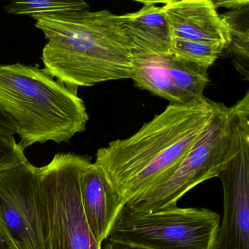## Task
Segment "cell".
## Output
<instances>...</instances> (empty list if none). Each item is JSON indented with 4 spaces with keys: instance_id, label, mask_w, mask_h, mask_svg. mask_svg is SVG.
Listing matches in <instances>:
<instances>
[{
    "instance_id": "e0dca14e",
    "label": "cell",
    "mask_w": 249,
    "mask_h": 249,
    "mask_svg": "<svg viewBox=\"0 0 249 249\" xmlns=\"http://www.w3.org/2000/svg\"><path fill=\"white\" fill-rule=\"evenodd\" d=\"M235 121L242 126L249 127V92L232 107Z\"/></svg>"
},
{
    "instance_id": "2e32d148",
    "label": "cell",
    "mask_w": 249,
    "mask_h": 249,
    "mask_svg": "<svg viewBox=\"0 0 249 249\" xmlns=\"http://www.w3.org/2000/svg\"><path fill=\"white\" fill-rule=\"evenodd\" d=\"M24 151L14 135L0 130V172L11 170L27 162Z\"/></svg>"
},
{
    "instance_id": "8fae6325",
    "label": "cell",
    "mask_w": 249,
    "mask_h": 249,
    "mask_svg": "<svg viewBox=\"0 0 249 249\" xmlns=\"http://www.w3.org/2000/svg\"><path fill=\"white\" fill-rule=\"evenodd\" d=\"M80 187L90 230L96 240L103 245L124 205L103 169L95 162L90 163L83 170Z\"/></svg>"
},
{
    "instance_id": "9a60e30c",
    "label": "cell",
    "mask_w": 249,
    "mask_h": 249,
    "mask_svg": "<svg viewBox=\"0 0 249 249\" xmlns=\"http://www.w3.org/2000/svg\"><path fill=\"white\" fill-rule=\"evenodd\" d=\"M224 48L201 42L175 39L171 53L178 59L209 69L222 53Z\"/></svg>"
},
{
    "instance_id": "ba28073f",
    "label": "cell",
    "mask_w": 249,
    "mask_h": 249,
    "mask_svg": "<svg viewBox=\"0 0 249 249\" xmlns=\"http://www.w3.org/2000/svg\"><path fill=\"white\" fill-rule=\"evenodd\" d=\"M234 126L237 150L218 176L224 216L212 249H249V129Z\"/></svg>"
},
{
    "instance_id": "7c38bea8",
    "label": "cell",
    "mask_w": 249,
    "mask_h": 249,
    "mask_svg": "<svg viewBox=\"0 0 249 249\" xmlns=\"http://www.w3.org/2000/svg\"><path fill=\"white\" fill-rule=\"evenodd\" d=\"M140 11L120 16L132 58L160 56L171 53L170 27L161 6L154 1H141Z\"/></svg>"
},
{
    "instance_id": "5b68a950",
    "label": "cell",
    "mask_w": 249,
    "mask_h": 249,
    "mask_svg": "<svg viewBox=\"0 0 249 249\" xmlns=\"http://www.w3.org/2000/svg\"><path fill=\"white\" fill-rule=\"evenodd\" d=\"M221 217L202 208H179L142 214L122 209L107 241L142 249H212Z\"/></svg>"
},
{
    "instance_id": "7a4b0ae2",
    "label": "cell",
    "mask_w": 249,
    "mask_h": 249,
    "mask_svg": "<svg viewBox=\"0 0 249 249\" xmlns=\"http://www.w3.org/2000/svg\"><path fill=\"white\" fill-rule=\"evenodd\" d=\"M48 40L43 69L68 87L131 78L132 55L120 16L107 10L32 16Z\"/></svg>"
},
{
    "instance_id": "ffe728a7",
    "label": "cell",
    "mask_w": 249,
    "mask_h": 249,
    "mask_svg": "<svg viewBox=\"0 0 249 249\" xmlns=\"http://www.w3.org/2000/svg\"><path fill=\"white\" fill-rule=\"evenodd\" d=\"M0 249H18L0 222Z\"/></svg>"
},
{
    "instance_id": "5bb4252c",
    "label": "cell",
    "mask_w": 249,
    "mask_h": 249,
    "mask_svg": "<svg viewBox=\"0 0 249 249\" xmlns=\"http://www.w3.org/2000/svg\"><path fill=\"white\" fill-rule=\"evenodd\" d=\"M90 7L84 1L72 0H29L13 1L5 7L8 14L15 15H40V14H59L69 11L89 10Z\"/></svg>"
},
{
    "instance_id": "6da1fadb",
    "label": "cell",
    "mask_w": 249,
    "mask_h": 249,
    "mask_svg": "<svg viewBox=\"0 0 249 249\" xmlns=\"http://www.w3.org/2000/svg\"><path fill=\"white\" fill-rule=\"evenodd\" d=\"M215 102L170 104L126 139L100 148L95 163L126 205L149 195L180 165L209 125Z\"/></svg>"
},
{
    "instance_id": "3957f363",
    "label": "cell",
    "mask_w": 249,
    "mask_h": 249,
    "mask_svg": "<svg viewBox=\"0 0 249 249\" xmlns=\"http://www.w3.org/2000/svg\"><path fill=\"white\" fill-rule=\"evenodd\" d=\"M0 109L17 123L23 151L47 141L69 142L89 119L78 89L18 62L0 65Z\"/></svg>"
},
{
    "instance_id": "d6986e66",
    "label": "cell",
    "mask_w": 249,
    "mask_h": 249,
    "mask_svg": "<svg viewBox=\"0 0 249 249\" xmlns=\"http://www.w3.org/2000/svg\"><path fill=\"white\" fill-rule=\"evenodd\" d=\"M213 3L216 9L218 8H224L229 10L236 9L244 5H249L248 0H212Z\"/></svg>"
},
{
    "instance_id": "ac0fdd59",
    "label": "cell",
    "mask_w": 249,
    "mask_h": 249,
    "mask_svg": "<svg viewBox=\"0 0 249 249\" xmlns=\"http://www.w3.org/2000/svg\"><path fill=\"white\" fill-rule=\"evenodd\" d=\"M0 130L4 131L13 135L17 134V130H18L15 121L5 112L2 111L1 109H0Z\"/></svg>"
},
{
    "instance_id": "8992f818",
    "label": "cell",
    "mask_w": 249,
    "mask_h": 249,
    "mask_svg": "<svg viewBox=\"0 0 249 249\" xmlns=\"http://www.w3.org/2000/svg\"><path fill=\"white\" fill-rule=\"evenodd\" d=\"M90 163L85 156L59 153L47 165L38 167L52 249L103 247L91 233L81 199V173Z\"/></svg>"
},
{
    "instance_id": "277c9868",
    "label": "cell",
    "mask_w": 249,
    "mask_h": 249,
    "mask_svg": "<svg viewBox=\"0 0 249 249\" xmlns=\"http://www.w3.org/2000/svg\"><path fill=\"white\" fill-rule=\"evenodd\" d=\"M234 124L232 107L216 103L209 125L176 171L149 195L125 205V211L142 214L174 208L195 186L218 178L237 150L238 140Z\"/></svg>"
},
{
    "instance_id": "4fadbf2b",
    "label": "cell",
    "mask_w": 249,
    "mask_h": 249,
    "mask_svg": "<svg viewBox=\"0 0 249 249\" xmlns=\"http://www.w3.org/2000/svg\"><path fill=\"white\" fill-rule=\"evenodd\" d=\"M249 5L231 10L223 17L228 23L230 29V45L227 50L232 56L233 62L240 73L249 80V27L240 24L243 20V15L249 11Z\"/></svg>"
},
{
    "instance_id": "52a82bcc",
    "label": "cell",
    "mask_w": 249,
    "mask_h": 249,
    "mask_svg": "<svg viewBox=\"0 0 249 249\" xmlns=\"http://www.w3.org/2000/svg\"><path fill=\"white\" fill-rule=\"evenodd\" d=\"M0 222L18 249H52L38 167L0 172Z\"/></svg>"
},
{
    "instance_id": "44dd1931",
    "label": "cell",
    "mask_w": 249,
    "mask_h": 249,
    "mask_svg": "<svg viewBox=\"0 0 249 249\" xmlns=\"http://www.w3.org/2000/svg\"><path fill=\"white\" fill-rule=\"evenodd\" d=\"M102 249H142L139 248L132 247V246H126V245L120 244V243H113V242L107 241L105 243L104 246Z\"/></svg>"
},
{
    "instance_id": "30bf717a",
    "label": "cell",
    "mask_w": 249,
    "mask_h": 249,
    "mask_svg": "<svg viewBox=\"0 0 249 249\" xmlns=\"http://www.w3.org/2000/svg\"><path fill=\"white\" fill-rule=\"evenodd\" d=\"M160 3L173 40L217 45L224 50L228 47L230 27L212 0H168Z\"/></svg>"
},
{
    "instance_id": "9c48e42d",
    "label": "cell",
    "mask_w": 249,
    "mask_h": 249,
    "mask_svg": "<svg viewBox=\"0 0 249 249\" xmlns=\"http://www.w3.org/2000/svg\"><path fill=\"white\" fill-rule=\"evenodd\" d=\"M130 78L138 88L176 105L202 98L209 82L208 69L180 60L171 53L132 58Z\"/></svg>"
}]
</instances>
